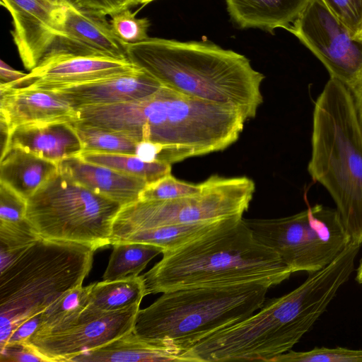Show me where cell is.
<instances>
[{
  "instance_id": "1",
  "label": "cell",
  "mask_w": 362,
  "mask_h": 362,
  "mask_svg": "<svg viewBox=\"0 0 362 362\" xmlns=\"http://www.w3.org/2000/svg\"><path fill=\"white\" fill-rule=\"evenodd\" d=\"M83 117L89 126L164 145L173 163L224 150L238 140L247 120L238 109L163 86L137 100L88 107Z\"/></svg>"
},
{
  "instance_id": "2",
  "label": "cell",
  "mask_w": 362,
  "mask_h": 362,
  "mask_svg": "<svg viewBox=\"0 0 362 362\" xmlns=\"http://www.w3.org/2000/svg\"><path fill=\"white\" fill-rule=\"evenodd\" d=\"M352 272L350 262L337 256L292 291L264 302L257 313L202 339L182 356L186 362L272 361L312 328Z\"/></svg>"
},
{
  "instance_id": "3",
  "label": "cell",
  "mask_w": 362,
  "mask_h": 362,
  "mask_svg": "<svg viewBox=\"0 0 362 362\" xmlns=\"http://www.w3.org/2000/svg\"><path fill=\"white\" fill-rule=\"evenodd\" d=\"M291 270L259 242L244 218L225 219L173 251L142 274L145 296L174 290L249 283L281 284Z\"/></svg>"
},
{
  "instance_id": "4",
  "label": "cell",
  "mask_w": 362,
  "mask_h": 362,
  "mask_svg": "<svg viewBox=\"0 0 362 362\" xmlns=\"http://www.w3.org/2000/svg\"><path fill=\"white\" fill-rule=\"evenodd\" d=\"M128 59L163 86L235 107L249 119L263 102L264 76L243 54L206 42L148 37L126 44Z\"/></svg>"
},
{
  "instance_id": "5",
  "label": "cell",
  "mask_w": 362,
  "mask_h": 362,
  "mask_svg": "<svg viewBox=\"0 0 362 362\" xmlns=\"http://www.w3.org/2000/svg\"><path fill=\"white\" fill-rule=\"evenodd\" d=\"M308 171L333 199L351 242L362 245V128L353 97L329 78L313 115Z\"/></svg>"
},
{
  "instance_id": "6",
  "label": "cell",
  "mask_w": 362,
  "mask_h": 362,
  "mask_svg": "<svg viewBox=\"0 0 362 362\" xmlns=\"http://www.w3.org/2000/svg\"><path fill=\"white\" fill-rule=\"evenodd\" d=\"M267 284L181 288L163 293L139 310L132 332L182 349L254 314L265 302Z\"/></svg>"
},
{
  "instance_id": "7",
  "label": "cell",
  "mask_w": 362,
  "mask_h": 362,
  "mask_svg": "<svg viewBox=\"0 0 362 362\" xmlns=\"http://www.w3.org/2000/svg\"><path fill=\"white\" fill-rule=\"evenodd\" d=\"M92 247L40 238L0 274V346L27 319L82 286L92 266Z\"/></svg>"
},
{
  "instance_id": "8",
  "label": "cell",
  "mask_w": 362,
  "mask_h": 362,
  "mask_svg": "<svg viewBox=\"0 0 362 362\" xmlns=\"http://www.w3.org/2000/svg\"><path fill=\"white\" fill-rule=\"evenodd\" d=\"M122 207L58 171L27 199L26 218L42 238L96 250L110 245L112 224Z\"/></svg>"
},
{
  "instance_id": "9",
  "label": "cell",
  "mask_w": 362,
  "mask_h": 362,
  "mask_svg": "<svg viewBox=\"0 0 362 362\" xmlns=\"http://www.w3.org/2000/svg\"><path fill=\"white\" fill-rule=\"evenodd\" d=\"M255 185L247 177L214 175L194 195L166 201H141L123 206L112 228L110 245L144 229L242 217L252 199Z\"/></svg>"
},
{
  "instance_id": "10",
  "label": "cell",
  "mask_w": 362,
  "mask_h": 362,
  "mask_svg": "<svg viewBox=\"0 0 362 362\" xmlns=\"http://www.w3.org/2000/svg\"><path fill=\"white\" fill-rule=\"evenodd\" d=\"M244 220L292 273L323 269L351 243L337 209L322 204L286 217Z\"/></svg>"
},
{
  "instance_id": "11",
  "label": "cell",
  "mask_w": 362,
  "mask_h": 362,
  "mask_svg": "<svg viewBox=\"0 0 362 362\" xmlns=\"http://www.w3.org/2000/svg\"><path fill=\"white\" fill-rule=\"evenodd\" d=\"M349 90L362 82V44L320 0H310L287 29Z\"/></svg>"
},
{
  "instance_id": "12",
  "label": "cell",
  "mask_w": 362,
  "mask_h": 362,
  "mask_svg": "<svg viewBox=\"0 0 362 362\" xmlns=\"http://www.w3.org/2000/svg\"><path fill=\"white\" fill-rule=\"evenodd\" d=\"M12 18L11 35L24 66L31 71L60 35L67 6L62 0H1Z\"/></svg>"
},
{
  "instance_id": "13",
  "label": "cell",
  "mask_w": 362,
  "mask_h": 362,
  "mask_svg": "<svg viewBox=\"0 0 362 362\" xmlns=\"http://www.w3.org/2000/svg\"><path fill=\"white\" fill-rule=\"evenodd\" d=\"M139 305L105 313L61 331L33 334L28 341L52 362L69 361L132 331Z\"/></svg>"
},
{
  "instance_id": "14",
  "label": "cell",
  "mask_w": 362,
  "mask_h": 362,
  "mask_svg": "<svg viewBox=\"0 0 362 362\" xmlns=\"http://www.w3.org/2000/svg\"><path fill=\"white\" fill-rule=\"evenodd\" d=\"M138 68L128 59L48 55L20 80L1 86L19 89L55 90L133 71Z\"/></svg>"
},
{
  "instance_id": "15",
  "label": "cell",
  "mask_w": 362,
  "mask_h": 362,
  "mask_svg": "<svg viewBox=\"0 0 362 362\" xmlns=\"http://www.w3.org/2000/svg\"><path fill=\"white\" fill-rule=\"evenodd\" d=\"M55 54L128 59L126 43L115 34L106 16L69 6L62 33L45 57Z\"/></svg>"
},
{
  "instance_id": "16",
  "label": "cell",
  "mask_w": 362,
  "mask_h": 362,
  "mask_svg": "<svg viewBox=\"0 0 362 362\" xmlns=\"http://www.w3.org/2000/svg\"><path fill=\"white\" fill-rule=\"evenodd\" d=\"M76 110L52 90L19 89L0 86L1 129L9 134L28 124L72 123Z\"/></svg>"
},
{
  "instance_id": "17",
  "label": "cell",
  "mask_w": 362,
  "mask_h": 362,
  "mask_svg": "<svg viewBox=\"0 0 362 362\" xmlns=\"http://www.w3.org/2000/svg\"><path fill=\"white\" fill-rule=\"evenodd\" d=\"M162 85L141 69L88 83L52 90L75 110L137 100L156 92Z\"/></svg>"
},
{
  "instance_id": "18",
  "label": "cell",
  "mask_w": 362,
  "mask_h": 362,
  "mask_svg": "<svg viewBox=\"0 0 362 362\" xmlns=\"http://www.w3.org/2000/svg\"><path fill=\"white\" fill-rule=\"evenodd\" d=\"M58 171L86 188L122 206L139 201L148 182L110 168L86 162L78 156L57 163Z\"/></svg>"
},
{
  "instance_id": "19",
  "label": "cell",
  "mask_w": 362,
  "mask_h": 362,
  "mask_svg": "<svg viewBox=\"0 0 362 362\" xmlns=\"http://www.w3.org/2000/svg\"><path fill=\"white\" fill-rule=\"evenodd\" d=\"M8 146L20 147L55 163L78 156L83 151L76 130L65 122L18 126L8 134L4 150Z\"/></svg>"
},
{
  "instance_id": "20",
  "label": "cell",
  "mask_w": 362,
  "mask_h": 362,
  "mask_svg": "<svg viewBox=\"0 0 362 362\" xmlns=\"http://www.w3.org/2000/svg\"><path fill=\"white\" fill-rule=\"evenodd\" d=\"M184 351L175 345L141 337L132 331L99 348L69 359L71 362H186Z\"/></svg>"
},
{
  "instance_id": "21",
  "label": "cell",
  "mask_w": 362,
  "mask_h": 362,
  "mask_svg": "<svg viewBox=\"0 0 362 362\" xmlns=\"http://www.w3.org/2000/svg\"><path fill=\"white\" fill-rule=\"evenodd\" d=\"M57 172V163L20 147L8 146L1 153L0 182L26 199Z\"/></svg>"
},
{
  "instance_id": "22",
  "label": "cell",
  "mask_w": 362,
  "mask_h": 362,
  "mask_svg": "<svg viewBox=\"0 0 362 362\" xmlns=\"http://www.w3.org/2000/svg\"><path fill=\"white\" fill-rule=\"evenodd\" d=\"M310 0H226L231 18L242 28H257L272 33L288 29Z\"/></svg>"
},
{
  "instance_id": "23",
  "label": "cell",
  "mask_w": 362,
  "mask_h": 362,
  "mask_svg": "<svg viewBox=\"0 0 362 362\" xmlns=\"http://www.w3.org/2000/svg\"><path fill=\"white\" fill-rule=\"evenodd\" d=\"M144 296V282L141 276L94 283L88 303L78 322L140 304Z\"/></svg>"
},
{
  "instance_id": "24",
  "label": "cell",
  "mask_w": 362,
  "mask_h": 362,
  "mask_svg": "<svg viewBox=\"0 0 362 362\" xmlns=\"http://www.w3.org/2000/svg\"><path fill=\"white\" fill-rule=\"evenodd\" d=\"M226 218L193 223L167 225L144 229L134 232L119 242H134L153 245L160 247L163 254L177 250L199 238L217 227Z\"/></svg>"
},
{
  "instance_id": "25",
  "label": "cell",
  "mask_w": 362,
  "mask_h": 362,
  "mask_svg": "<svg viewBox=\"0 0 362 362\" xmlns=\"http://www.w3.org/2000/svg\"><path fill=\"white\" fill-rule=\"evenodd\" d=\"M93 286H78L49 305L41 313L40 325L33 334L61 331L78 323L88 303Z\"/></svg>"
},
{
  "instance_id": "26",
  "label": "cell",
  "mask_w": 362,
  "mask_h": 362,
  "mask_svg": "<svg viewBox=\"0 0 362 362\" xmlns=\"http://www.w3.org/2000/svg\"><path fill=\"white\" fill-rule=\"evenodd\" d=\"M104 272L103 281H115L139 276L147 264L158 254L160 247L147 243L117 242Z\"/></svg>"
},
{
  "instance_id": "27",
  "label": "cell",
  "mask_w": 362,
  "mask_h": 362,
  "mask_svg": "<svg viewBox=\"0 0 362 362\" xmlns=\"http://www.w3.org/2000/svg\"><path fill=\"white\" fill-rule=\"evenodd\" d=\"M83 160L144 179L148 183L171 174V165L161 162H146L134 154L82 151Z\"/></svg>"
},
{
  "instance_id": "28",
  "label": "cell",
  "mask_w": 362,
  "mask_h": 362,
  "mask_svg": "<svg viewBox=\"0 0 362 362\" xmlns=\"http://www.w3.org/2000/svg\"><path fill=\"white\" fill-rule=\"evenodd\" d=\"M78 136L83 151L134 154L137 141L119 133L93 126L71 123Z\"/></svg>"
},
{
  "instance_id": "29",
  "label": "cell",
  "mask_w": 362,
  "mask_h": 362,
  "mask_svg": "<svg viewBox=\"0 0 362 362\" xmlns=\"http://www.w3.org/2000/svg\"><path fill=\"white\" fill-rule=\"evenodd\" d=\"M40 238L27 218L16 223L0 221V272Z\"/></svg>"
},
{
  "instance_id": "30",
  "label": "cell",
  "mask_w": 362,
  "mask_h": 362,
  "mask_svg": "<svg viewBox=\"0 0 362 362\" xmlns=\"http://www.w3.org/2000/svg\"><path fill=\"white\" fill-rule=\"evenodd\" d=\"M272 362H362V349L315 347L306 351L290 350L274 358Z\"/></svg>"
},
{
  "instance_id": "31",
  "label": "cell",
  "mask_w": 362,
  "mask_h": 362,
  "mask_svg": "<svg viewBox=\"0 0 362 362\" xmlns=\"http://www.w3.org/2000/svg\"><path fill=\"white\" fill-rule=\"evenodd\" d=\"M202 182L189 183L177 180L171 174L148 183L139 195L141 201H166L192 196L199 193Z\"/></svg>"
},
{
  "instance_id": "32",
  "label": "cell",
  "mask_w": 362,
  "mask_h": 362,
  "mask_svg": "<svg viewBox=\"0 0 362 362\" xmlns=\"http://www.w3.org/2000/svg\"><path fill=\"white\" fill-rule=\"evenodd\" d=\"M136 13L127 7L110 15L115 34L126 44H136L148 38L150 22L147 18H136Z\"/></svg>"
},
{
  "instance_id": "33",
  "label": "cell",
  "mask_w": 362,
  "mask_h": 362,
  "mask_svg": "<svg viewBox=\"0 0 362 362\" xmlns=\"http://www.w3.org/2000/svg\"><path fill=\"white\" fill-rule=\"evenodd\" d=\"M27 199L0 182V221L16 223L26 219Z\"/></svg>"
},
{
  "instance_id": "34",
  "label": "cell",
  "mask_w": 362,
  "mask_h": 362,
  "mask_svg": "<svg viewBox=\"0 0 362 362\" xmlns=\"http://www.w3.org/2000/svg\"><path fill=\"white\" fill-rule=\"evenodd\" d=\"M353 36L362 20L359 0H320Z\"/></svg>"
},
{
  "instance_id": "35",
  "label": "cell",
  "mask_w": 362,
  "mask_h": 362,
  "mask_svg": "<svg viewBox=\"0 0 362 362\" xmlns=\"http://www.w3.org/2000/svg\"><path fill=\"white\" fill-rule=\"evenodd\" d=\"M1 362H52L28 341L10 342L0 346Z\"/></svg>"
},
{
  "instance_id": "36",
  "label": "cell",
  "mask_w": 362,
  "mask_h": 362,
  "mask_svg": "<svg viewBox=\"0 0 362 362\" xmlns=\"http://www.w3.org/2000/svg\"><path fill=\"white\" fill-rule=\"evenodd\" d=\"M76 9L110 16L122 8L132 6V0H62Z\"/></svg>"
},
{
  "instance_id": "37",
  "label": "cell",
  "mask_w": 362,
  "mask_h": 362,
  "mask_svg": "<svg viewBox=\"0 0 362 362\" xmlns=\"http://www.w3.org/2000/svg\"><path fill=\"white\" fill-rule=\"evenodd\" d=\"M134 155L149 163L161 162L170 165L173 163L169 150L164 145L151 141L137 142Z\"/></svg>"
},
{
  "instance_id": "38",
  "label": "cell",
  "mask_w": 362,
  "mask_h": 362,
  "mask_svg": "<svg viewBox=\"0 0 362 362\" xmlns=\"http://www.w3.org/2000/svg\"><path fill=\"white\" fill-rule=\"evenodd\" d=\"M40 314L33 316L20 324L12 332L6 344L10 342L28 341L29 338L35 332L40 325Z\"/></svg>"
},
{
  "instance_id": "39",
  "label": "cell",
  "mask_w": 362,
  "mask_h": 362,
  "mask_svg": "<svg viewBox=\"0 0 362 362\" xmlns=\"http://www.w3.org/2000/svg\"><path fill=\"white\" fill-rule=\"evenodd\" d=\"M27 74L17 71L3 60L0 62V85L10 84L23 78Z\"/></svg>"
},
{
  "instance_id": "40",
  "label": "cell",
  "mask_w": 362,
  "mask_h": 362,
  "mask_svg": "<svg viewBox=\"0 0 362 362\" xmlns=\"http://www.w3.org/2000/svg\"><path fill=\"white\" fill-rule=\"evenodd\" d=\"M349 90L353 97L359 122L362 128V83Z\"/></svg>"
},
{
  "instance_id": "41",
  "label": "cell",
  "mask_w": 362,
  "mask_h": 362,
  "mask_svg": "<svg viewBox=\"0 0 362 362\" xmlns=\"http://www.w3.org/2000/svg\"><path fill=\"white\" fill-rule=\"evenodd\" d=\"M352 38L355 41L362 44V20H361V21L359 24V26H358V29L356 30V33L352 36Z\"/></svg>"
},
{
  "instance_id": "42",
  "label": "cell",
  "mask_w": 362,
  "mask_h": 362,
  "mask_svg": "<svg viewBox=\"0 0 362 362\" xmlns=\"http://www.w3.org/2000/svg\"><path fill=\"white\" fill-rule=\"evenodd\" d=\"M356 280L358 284H362V258L360 261L358 267L357 268V272L356 276Z\"/></svg>"
},
{
  "instance_id": "43",
  "label": "cell",
  "mask_w": 362,
  "mask_h": 362,
  "mask_svg": "<svg viewBox=\"0 0 362 362\" xmlns=\"http://www.w3.org/2000/svg\"><path fill=\"white\" fill-rule=\"evenodd\" d=\"M153 1L154 0H132L131 5L132 6L138 4H146Z\"/></svg>"
}]
</instances>
